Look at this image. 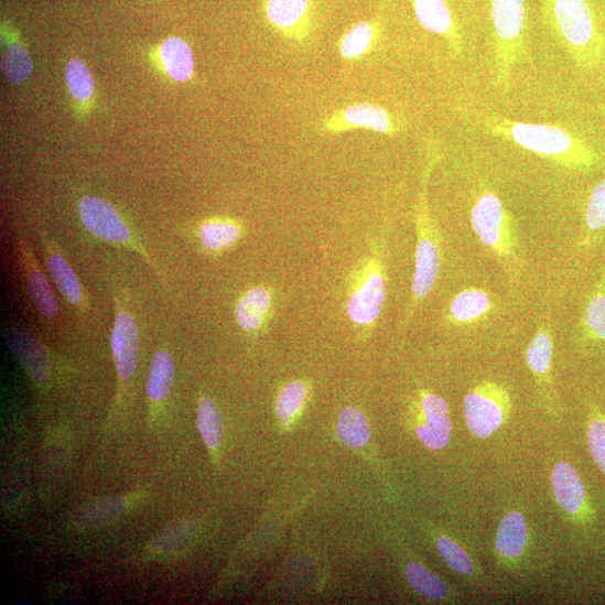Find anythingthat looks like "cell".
Segmentation results:
<instances>
[{"label": "cell", "mask_w": 605, "mask_h": 605, "mask_svg": "<svg viewBox=\"0 0 605 605\" xmlns=\"http://www.w3.org/2000/svg\"><path fill=\"white\" fill-rule=\"evenodd\" d=\"M411 3L421 26L442 37L455 56L462 55L463 36L446 0H411Z\"/></svg>", "instance_id": "obj_14"}, {"label": "cell", "mask_w": 605, "mask_h": 605, "mask_svg": "<svg viewBox=\"0 0 605 605\" xmlns=\"http://www.w3.org/2000/svg\"><path fill=\"white\" fill-rule=\"evenodd\" d=\"M586 443L594 463L605 476V417L595 409L590 413Z\"/></svg>", "instance_id": "obj_35"}, {"label": "cell", "mask_w": 605, "mask_h": 605, "mask_svg": "<svg viewBox=\"0 0 605 605\" xmlns=\"http://www.w3.org/2000/svg\"><path fill=\"white\" fill-rule=\"evenodd\" d=\"M542 19L581 72L601 71L605 64V25L592 0H543Z\"/></svg>", "instance_id": "obj_2"}, {"label": "cell", "mask_w": 605, "mask_h": 605, "mask_svg": "<svg viewBox=\"0 0 605 605\" xmlns=\"http://www.w3.org/2000/svg\"><path fill=\"white\" fill-rule=\"evenodd\" d=\"M483 123L491 137L561 169L592 173L602 165V156L595 148L565 127L517 121L499 115L486 116Z\"/></svg>", "instance_id": "obj_1"}, {"label": "cell", "mask_w": 605, "mask_h": 605, "mask_svg": "<svg viewBox=\"0 0 605 605\" xmlns=\"http://www.w3.org/2000/svg\"><path fill=\"white\" fill-rule=\"evenodd\" d=\"M4 338L31 379L39 386L46 385L51 378V359L44 344L35 335L17 327L8 328Z\"/></svg>", "instance_id": "obj_12"}, {"label": "cell", "mask_w": 605, "mask_h": 605, "mask_svg": "<svg viewBox=\"0 0 605 605\" xmlns=\"http://www.w3.org/2000/svg\"><path fill=\"white\" fill-rule=\"evenodd\" d=\"M125 509L121 498L98 499L82 506L74 515V522L79 527H94L106 523Z\"/></svg>", "instance_id": "obj_28"}, {"label": "cell", "mask_w": 605, "mask_h": 605, "mask_svg": "<svg viewBox=\"0 0 605 605\" xmlns=\"http://www.w3.org/2000/svg\"><path fill=\"white\" fill-rule=\"evenodd\" d=\"M528 545V527L521 512L512 510L503 518L496 537V552L504 563L519 562Z\"/></svg>", "instance_id": "obj_20"}, {"label": "cell", "mask_w": 605, "mask_h": 605, "mask_svg": "<svg viewBox=\"0 0 605 605\" xmlns=\"http://www.w3.org/2000/svg\"><path fill=\"white\" fill-rule=\"evenodd\" d=\"M240 236L239 225L225 219L210 220L202 225L198 231L202 246L212 251H220L233 247Z\"/></svg>", "instance_id": "obj_27"}, {"label": "cell", "mask_w": 605, "mask_h": 605, "mask_svg": "<svg viewBox=\"0 0 605 605\" xmlns=\"http://www.w3.org/2000/svg\"><path fill=\"white\" fill-rule=\"evenodd\" d=\"M19 248L31 301L42 316L54 318L58 314L55 293L24 238L19 240Z\"/></svg>", "instance_id": "obj_16"}, {"label": "cell", "mask_w": 605, "mask_h": 605, "mask_svg": "<svg viewBox=\"0 0 605 605\" xmlns=\"http://www.w3.org/2000/svg\"><path fill=\"white\" fill-rule=\"evenodd\" d=\"M490 22L496 88L507 94L518 64L527 55L526 0H491Z\"/></svg>", "instance_id": "obj_3"}, {"label": "cell", "mask_w": 605, "mask_h": 605, "mask_svg": "<svg viewBox=\"0 0 605 605\" xmlns=\"http://www.w3.org/2000/svg\"><path fill=\"white\" fill-rule=\"evenodd\" d=\"M3 72L10 83L20 85L32 74L33 64L24 45L15 43L3 55Z\"/></svg>", "instance_id": "obj_32"}, {"label": "cell", "mask_w": 605, "mask_h": 605, "mask_svg": "<svg viewBox=\"0 0 605 605\" xmlns=\"http://www.w3.org/2000/svg\"><path fill=\"white\" fill-rule=\"evenodd\" d=\"M48 272L63 298L76 307L85 309V295L82 284L71 263L50 242L45 244Z\"/></svg>", "instance_id": "obj_21"}, {"label": "cell", "mask_w": 605, "mask_h": 605, "mask_svg": "<svg viewBox=\"0 0 605 605\" xmlns=\"http://www.w3.org/2000/svg\"><path fill=\"white\" fill-rule=\"evenodd\" d=\"M436 545L442 559L452 571L463 576H474L476 574L474 561L451 538L446 536L440 537Z\"/></svg>", "instance_id": "obj_34"}, {"label": "cell", "mask_w": 605, "mask_h": 605, "mask_svg": "<svg viewBox=\"0 0 605 605\" xmlns=\"http://www.w3.org/2000/svg\"><path fill=\"white\" fill-rule=\"evenodd\" d=\"M324 128L333 132L364 128L392 138L403 129V122L378 105L356 104L331 116Z\"/></svg>", "instance_id": "obj_9"}, {"label": "cell", "mask_w": 605, "mask_h": 605, "mask_svg": "<svg viewBox=\"0 0 605 605\" xmlns=\"http://www.w3.org/2000/svg\"><path fill=\"white\" fill-rule=\"evenodd\" d=\"M596 111L599 112V114H605V101L598 104L596 106Z\"/></svg>", "instance_id": "obj_37"}, {"label": "cell", "mask_w": 605, "mask_h": 605, "mask_svg": "<svg viewBox=\"0 0 605 605\" xmlns=\"http://www.w3.org/2000/svg\"><path fill=\"white\" fill-rule=\"evenodd\" d=\"M197 426L210 449H217L223 441L224 423L214 400L202 398L197 408Z\"/></svg>", "instance_id": "obj_29"}, {"label": "cell", "mask_w": 605, "mask_h": 605, "mask_svg": "<svg viewBox=\"0 0 605 605\" xmlns=\"http://www.w3.org/2000/svg\"><path fill=\"white\" fill-rule=\"evenodd\" d=\"M440 159L437 148L430 147L424 170L422 191L417 208L418 245L415 272L412 283V303L409 318L419 305L432 293L441 271V241L429 206L428 188L431 173Z\"/></svg>", "instance_id": "obj_4"}, {"label": "cell", "mask_w": 605, "mask_h": 605, "mask_svg": "<svg viewBox=\"0 0 605 605\" xmlns=\"http://www.w3.org/2000/svg\"><path fill=\"white\" fill-rule=\"evenodd\" d=\"M383 25V15L372 21L354 25L343 36L339 48L345 58H360L370 52L377 43Z\"/></svg>", "instance_id": "obj_22"}, {"label": "cell", "mask_w": 605, "mask_h": 605, "mask_svg": "<svg viewBox=\"0 0 605 605\" xmlns=\"http://www.w3.org/2000/svg\"><path fill=\"white\" fill-rule=\"evenodd\" d=\"M407 577L411 586L429 599H444L449 595L445 583L419 563L413 562L407 566Z\"/></svg>", "instance_id": "obj_31"}, {"label": "cell", "mask_w": 605, "mask_h": 605, "mask_svg": "<svg viewBox=\"0 0 605 605\" xmlns=\"http://www.w3.org/2000/svg\"><path fill=\"white\" fill-rule=\"evenodd\" d=\"M272 305V295L263 288L249 290L238 302L236 317L240 327L247 332L258 329Z\"/></svg>", "instance_id": "obj_24"}, {"label": "cell", "mask_w": 605, "mask_h": 605, "mask_svg": "<svg viewBox=\"0 0 605 605\" xmlns=\"http://www.w3.org/2000/svg\"><path fill=\"white\" fill-rule=\"evenodd\" d=\"M554 344L551 328L542 325L532 336L526 350V363L538 386L545 393L552 390V361Z\"/></svg>", "instance_id": "obj_19"}, {"label": "cell", "mask_w": 605, "mask_h": 605, "mask_svg": "<svg viewBox=\"0 0 605 605\" xmlns=\"http://www.w3.org/2000/svg\"><path fill=\"white\" fill-rule=\"evenodd\" d=\"M307 389L304 382L289 383L280 393L277 402V413L281 421L289 422L301 411L306 399Z\"/></svg>", "instance_id": "obj_36"}, {"label": "cell", "mask_w": 605, "mask_h": 605, "mask_svg": "<svg viewBox=\"0 0 605 605\" xmlns=\"http://www.w3.org/2000/svg\"><path fill=\"white\" fill-rule=\"evenodd\" d=\"M495 302L483 289L468 288L457 293L449 309V320L456 326L475 325L494 311Z\"/></svg>", "instance_id": "obj_18"}, {"label": "cell", "mask_w": 605, "mask_h": 605, "mask_svg": "<svg viewBox=\"0 0 605 605\" xmlns=\"http://www.w3.org/2000/svg\"><path fill=\"white\" fill-rule=\"evenodd\" d=\"M421 411L423 421L417 429L420 441L433 451L445 449L452 433L447 402L437 395L425 392L421 398Z\"/></svg>", "instance_id": "obj_15"}, {"label": "cell", "mask_w": 605, "mask_h": 605, "mask_svg": "<svg viewBox=\"0 0 605 605\" xmlns=\"http://www.w3.org/2000/svg\"><path fill=\"white\" fill-rule=\"evenodd\" d=\"M551 484L555 500L568 517L574 520L590 517L585 486L574 465L558 462L552 469Z\"/></svg>", "instance_id": "obj_13"}, {"label": "cell", "mask_w": 605, "mask_h": 605, "mask_svg": "<svg viewBox=\"0 0 605 605\" xmlns=\"http://www.w3.org/2000/svg\"><path fill=\"white\" fill-rule=\"evenodd\" d=\"M166 73L176 82H187L194 71V58L188 44L179 37L166 40L161 47Z\"/></svg>", "instance_id": "obj_25"}, {"label": "cell", "mask_w": 605, "mask_h": 605, "mask_svg": "<svg viewBox=\"0 0 605 605\" xmlns=\"http://www.w3.org/2000/svg\"><path fill=\"white\" fill-rule=\"evenodd\" d=\"M577 338L587 347H605V271L586 299L577 325Z\"/></svg>", "instance_id": "obj_17"}, {"label": "cell", "mask_w": 605, "mask_h": 605, "mask_svg": "<svg viewBox=\"0 0 605 605\" xmlns=\"http://www.w3.org/2000/svg\"><path fill=\"white\" fill-rule=\"evenodd\" d=\"M116 316L111 348L119 378L129 381L137 371L140 353V326L121 298L115 296Z\"/></svg>", "instance_id": "obj_8"}, {"label": "cell", "mask_w": 605, "mask_h": 605, "mask_svg": "<svg viewBox=\"0 0 605 605\" xmlns=\"http://www.w3.org/2000/svg\"><path fill=\"white\" fill-rule=\"evenodd\" d=\"M338 435L350 447L365 446L370 440V428L364 413L354 408L344 410L338 421Z\"/></svg>", "instance_id": "obj_30"}, {"label": "cell", "mask_w": 605, "mask_h": 605, "mask_svg": "<svg viewBox=\"0 0 605 605\" xmlns=\"http://www.w3.org/2000/svg\"><path fill=\"white\" fill-rule=\"evenodd\" d=\"M78 210L82 223L94 236L140 253L154 267V262L145 247L139 238L134 237L131 229L109 202L96 196H86L80 201Z\"/></svg>", "instance_id": "obj_7"}, {"label": "cell", "mask_w": 605, "mask_h": 605, "mask_svg": "<svg viewBox=\"0 0 605 605\" xmlns=\"http://www.w3.org/2000/svg\"><path fill=\"white\" fill-rule=\"evenodd\" d=\"M65 79L73 97L78 101H87L95 89L94 78L88 66L80 60H73L66 65Z\"/></svg>", "instance_id": "obj_33"}, {"label": "cell", "mask_w": 605, "mask_h": 605, "mask_svg": "<svg viewBox=\"0 0 605 605\" xmlns=\"http://www.w3.org/2000/svg\"><path fill=\"white\" fill-rule=\"evenodd\" d=\"M263 12L269 24L287 39L304 41L310 35L313 0H264Z\"/></svg>", "instance_id": "obj_10"}, {"label": "cell", "mask_w": 605, "mask_h": 605, "mask_svg": "<svg viewBox=\"0 0 605 605\" xmlns=\"http://www.w3.org/2000/svg\"><path fill=\"white\" fill-rule=\"evenodd\" d=\"M386 280L380 262L372 261L367 277L352 294L347 304L350 320L358 325L374 324L386 301Z\"/></svg>", "instance_id": "obj_11"}, {"label": "cell", "mask_w": 605, "mask_h": 605, "mask_svg": "<svg viewBox=\"0 0 605 605\" xmlns=\"http://www.w3.org/2000/svg\"><path fill=\"white\" fill-rule=\"evenodd\" d=\"M471 226L480 242L505 264L519 256L517 223L504 201L490 190H482L471 207Z\"/></svg>", "instance_id": "obj_5"}, {"label": "cell", "mask_w": 605, "mask_h": 605, "mask_svg": "<svg viewBox=\"0 0 605 605\" xmlns=\"http://www.w3.org/2000/svg\"><path fill=\"white\" fill-rule=\"evenodd\" d=\"M175 377L171 355L160 350L155 354L148 379V395L153 401H163L170 395Z\"/></svg>", "instance_id": "obj_26"}, {"label": "cell", "mask_w": 605, "mask_h": 605, "mask_svg": "<svg viewBox=\"0 0 605 605\" xmlns=\"http://www.w3.org/2000/svg\"><path fill=\"white\" fill-rule=\"evenodd\" d=\"M605 233V179L591 191L584 210L581 247L594 245Z\"/></svg>", "instance_id": "obj_23"}, {"label": "cell", "mask_w": 605, "mask_h": 605, "mask_svg": "<svg viewBox=\"0 0 605 605\" xmlns=\"http://www.w3.org/2000/svg\"><path fill=\"white\" fill-rule=\"evenodd\" d=\"M463 410L469 433L486 440L507 421L511 411V397L503 385L485 381L465 395Z\"/></svg>", "instance_id": "obj_6"}]
</instances>
